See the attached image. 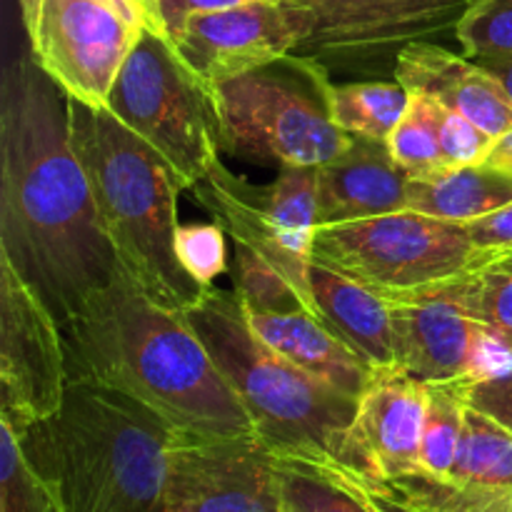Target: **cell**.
I'll return each instance as SVG.
<instances>
[{
	"label": "cell",
	"mask_w": 512,
	"mask_h": 512,
	"mask_svg": "<svg viewBox=\"0 0 512 512\" xmlns=\"http://www.w3.org/2000/svg\"><path fill=\"white\" fill-rule=\"evenodd\" d=\"M495 138L463 115L440 105V150L443 168H463V165L485 163Z\"/></svg>",
	"instance_id": "cell-32"
},
{
	"label": "cell",
	"mask_w": 512,
	"mask_h": 512,
	"mask_svg": "<svg viewBox=\"0 0 512 512\" xmlns=\"http://www.w3.org/2000/svg\"><path fill=\"white\" fill-rule=\"evenodd\" d=\"M250 198L268 213L298 253L313 258L318 233V168L315 165H280L278 178L255 188L245 180Z\"/></svg>",
	"instance_id": "cell-22"
},
{
	"label": "cell",
	"mask_w": 512,
	"mask_h": 512,
	"mask_svg": "<svg viewBox=\"0 0 512 512\" xmlns=\"http://www.w3.org/2000/svg\"><path fill=\"white\" fill-rule=\"evenodd\" d=\"M368 485L420 512H512V490L475 488L450 478H433L423 470L398 480Z\"/></svg>",
	"instance_id": "cell-26"
},
{
	"label": "cell",
	"mask_w": 512,
	"mask_h": 512,
	"mask_svg": "<svg viewBox=\"0 0 512 512\" xmlns=\"http://www.w3.org/2000/svg\"><path fill=\"white\" fill-rule=\"evenodd\" d=\"M333 78L320 60L290 53L215 88L220 150L258 165H323L350 148L330 105Z\"/></svg>",
	"instance_id": "cell-6"
},
{
	"label": "cell",
	"mask_w": 512,
	"mask_h": 512,
	"mask_svg": "<svg viewBox=\"0 0 512 512\" xmlns=\"http://www.w3.org/2000/svg\"><path fill=\"white\" fill-rule=\"evenodd\" d=\"M225 228L220 223H185L178 228L175 250L183 263L185 273L203 285L213 288L215 278L228 270V253H225Z\"/></svg>",
	"instance_id": "cell-30"
},
{
	"label": "cell",
	"mask_w": 512,
	"mask_h": 512,
	"mask_svg": "<svg viewBox=\"0 0 512 512\" xmlns=\"http://www.w3.org/2000/svg\"><path fill=\"white\" fill-rule=\"evenodd\" d=\"M175 438L143 403L85 380H70L58 413L18 433L63 512H163Z\"/></svg>",
	"instance_id": "cell-3"
},
{
	"label": "cell",
	"mask_w": 512,
	"mask_h": 512,
	"mask_svg": "<svg viewBox=\"0 0 512 512\" xmlns=\"http://www.w3.org/2000/svg\"><path fill=\"white\" fill-rule=\"evenodd\" d=\"M145 5H148V10L150 13H153V18H155V23L160 25V20H158V8H155V3H158V0H143Z\"/></svg>",
	"instance_id": "cell-41"
},
{
	"label": "cell",
	"mask_w": 512,
	"mask_h": 512,
	"mask_svg": "<svg viewBox=\"0 0 512 512\" xmlns=\"http://www.w3.org/2000/svg\"><path fill=\"white\" fill-rule=\"evenodd\" d=\"M333 120L348 135L388 143L410 105V90L398 80H353L333 83Z\"/></svg>",
	"instance_id": "cell-23"
},
{
	"label": "cell",
	"mask_w": 512,
	"mask_h": 512,
	"mask_svg": "<svg viewBox=\"0 0 512 512\" xmlns=\"http://www.w3.org/2000/svg\"><path fill=\"white\" fill-rule=\"evenodd\" d=\"M45 0H18L20 5V15H23V23L25 30H28V38L35 33L38 28V20H40V10H43Z\"/></svg>",
	"instance_id": "cell-40"
},
{
	"label": "cell",
	"mask_w": 512,
	"mask_h": 512,
	"mask_svg": "<svg viewBox=\"0 0 512 512\" xmlns=\"http://www.w3.org/2000/svg\"><path fill=\"white\" fill-rule=\"evenodd\" d=\"M500 265H508V268H512V253H508V255H503V258L498 260Z\"/></svg>",
	"instance_id": "cell-42"
},
{
	"label": "cell",
	"mask_w": 512,
	"mask_h": 512,
	"mask_svg": "<svg viewBox=\"0 0 512 512\" xmlns=\"http://www.w3.org/2000/svg\"><path fill=\"white\" fill-rule=\"evenodd\" d=\"M68 383L60 323L0 255V420L20 433L50 418Z\"/></svg>",
	"instance_id": "cell-10"
},
{
	"label": "cell",
	"mask_w": 512,
	"mask_h": 512,
	"mask_svg": "<svg viewBox=\"0 0 512 512\" xmlns=\"http://www.w3.org/2000/svg\"><path fill=\"white\" fill-rule=\"evenodd\" d=\"M140 30L93 0H45L30 53L73 100L108 108L110 90Z\"/></svg>",
	"instance_id": "cell-13"
},
{
	"label": "cell",
	"mask_w": 512,
	"mask_h": 512,
	"mask_svg": "<svg viewBox=\"0 0 512 512\" xmlns=\"http://www.w3.org/2000/svg\"><path fill=\"white\" fill-rule=\"evenodd\" d=\"M485 163L493 165V168L503 170V173L512 175V130L510 133L500 135L498 140L493 143V148H490L488 158H485Z\"/></svg>",
	"instance_id": "cell-37"
},
{
	"label": "cell",
	"mask_w": 512,
	"mask_h": 512,
	"mask_svg": "<svg viewBox=\"0 0 512 512\" xmlns=\"http://www.w3.org/2000/svg\"><path fill=\"white\" fill-rule=\"evenodd\" d=\"M245 3H258V0H158L155 8H158L160 28L170 40H175L193 15L238 8Z\"/></svg>",
	"instance_id": "cell-35"
},
{
	"label": "cell",
	"mask_w": 512,
	"mask_h": 512,
	"mask_svg": "<svg viewBox=\"0 0 512 512\" xmlns=\"http://www.w3.org/2000/svg\"><path fill=\"white\" fill-rule=\"evenodd\" d=\"M428 383L398 365L375 370L353 423L360 480L383 483L420 473Z\"/></svg>",
	"instance_id": "cell-15"
},
{
	"label": "cell",
	"mask_w": 512,
	"mask_h": 512,
	"mask_svg": "<svg viewBox=\"0 0 512 512\" xmlns=\"http://www.w3.org/2000/svg\"><path fill=\"white\" fill-rule=\"evenodd\" d=\"M93 3H100V5H108L110 10H115V13L120 15L123 20H128L130 25H135V28H145V25H153V28H160L158 23H155L153 13L148 10V5L143 3V0H93ZM163 30V28H160ZM165 33V30H163Z\"/></svg>",
	"instance_id": "cell-36"
},
{
	"label": "cell",
	"mask_w": 512,
	"mask_h": 512,
	"mask_svg": "<svg viewBox=\"0 0 512 512\" xmlns=\"http://www.w3.org/2000/svg\"><path fill=\"white\" fill-rule=\"evenodd\" d=\"M315 15L300 55L328 70L395 75L400 50L455 33L475 0H298Z\"/></svg>",
	"instance_id": "cell-9"
},
{
	"label": "cell",
	"mask_w": 512,
	"mask_h": 512,
	"mask_svg": "<svg viewBox=\"0 0 512 512\" xmlns=\"http://www.w3.org/2000/svg\"><path fill=\"white\" fill-rule=\"evenodd\" d=\"M183 315L240 395L255 435L275 455L333 465L360 478L353 443L358 400L263 343L233 290H208Z\"/></svg>",
	"instance_id": "cell-4"
},
{
	"label": "cell",
	"mask_w": 512,
	"mask_h": 512,
	"mask_svg": "<svg viewBox=\"0 0 512 512\" xmlns=\"http://www.w3.org/2000/svg\"><path fill=\"white\" fill-rule=\"evenodd\" d=\"M60 333L70 380L118 390L183 435H255L243 400L188 318L153 298L123 265Z\"/></svg>",
	"instance_id": "cell-2"
},
{
	"label": "cell",
	"mask_w": 512,
	"mask_h": 512,
	"mask_svg": "<svg viewBox=\"0 0 512 512\" xmlns=\"http://www.w3.org/2000/svg\"><path fill=\"white\" fill-rule=\"evenodd\" d=\"M315 15L298 0H258L200 13L173 40L185 63L213 88L283 55L310 38Z\"/></svg>",
	"instance_id": "cell-14"
},
{
	"label": "cell",
	"mask_w": 512,
	"mask_h": 512,
	"mask_svg": "<svg viewBox=\"0 0 512 512\" xmlns=\"http://www.w3.org/2000/svg\"><path fill=\"white\" fill-rule=\"evenodd\" d=\"M0 255L60 325L120 270L73 148L68 93L33 53L0 83Z\"/></svg>",
	"instance_id": "cell-1"
},
{
	"label": "cell",
	"mask_w": 512,
	"mask_h": 512,
	"mask_svg": "<svg viewBox=\"0 0 512 512\" xmlns=\"http://www.w3.org/2000/svg\"><path fill=\"white\" fill-rule=\"evenodd\" d=\"M473 273L413 290L380 293L393 325L395 365L425 383L470 378L490 330L470 305Z\"/></svg>",
	"instance_id": "cell-12"
},
{
	"label": "cell",
	"mask_w": 512,
	"mask_h": 512,
	"mask_svg": "<svg viewBox=\"0 0 512 512\" xmlns=\"http://www.w3.org/2000/svg\"><path fill=\"white\" fill-rule=\"evenodd\" d=\"M510 203L512 175L488 163H478L410 178L405 208L465 225Z\"/></svg>",
	"instance_id": "cell-20"
},
{
	"label": "cell",
	"mask_w": 512,
	"mask_h": 512,
	"mask_svg": "<svg viewBox=\"0 0 512 512\" xmlns=\"http://www.w3.org/2000/svg\"><path fill=\"white\" fill-rule=\"evenodd\" d=\"M0 512H63L43 480L33 473L18 433L0 420Z\"/></svg>",
	"instance_id": "cell-28"
},
{
	"label": "cell",
	"mask_w": 512,
	"mask_h": 512,
	"mask_svg": "<svg viewBox=\"0 0 512 512\" xmlns=\"http://www.w3.org/2000/svg\"><path fill=\"white\" fill-rule=\"evenodd\" d=\"M478 63L485 65L490 73L498 75L500 83L505 85V90H508V95L512 100V55H508V58H483V60H478Z\"/></svg>",
	"instance_id": "cell-39"
},
{
	"label": "cell",
	"mask_w": 512,
	"mask_h": 512,
	"mask_svg": "<svg viewBox=\"0 0 512 512\" xmlns=\"http://www.w3.org/2000/svg\"><path fill=\"white\" fill-rule=\"evenodd\" d=\"M388 150L395 163L415 178L443 170L440 150V103L428 95L410 93V105L403 120L388 138Z\"/></svg>",
	"instance_id": "cell-27"
},
{
	"label": "cell",
	"mask_w": 512,
	"mask_h": 512,
	"mask_svg": "<svg viewBox=\"0 0 512 512\" xmlns=\"http://www.w3.org/2000/svg\"><path fill=\"white\" fill-rule=\"evenodd\" d=\"M455 40L473 60L512 55V0H475L455 30Z\"/></svg>",
	"instance_id": "cell-29"
},
{
	"label": "cell",
	"mask_w": 512,
	"mask_h": 512,
	"mask_svg": "<svg viewBox=\"0 0 512 512\" xmlns=\"http://www.w3.org/2000/svg\"><path fill=\"white\" fill-rule=\"evenodd\" d=\"M275 460L258 435L178 433L168 453L163 512H283Z\"/></svg>",
	"instance_id": "cell-11"
},
{
	"label": "cell",
	"mask_w": 512,
	"mask_h": 512,
	"mask_svg": "<svg viewBox=\"0 0 512 512\" xmlns=\"http://www.w3.org/2000/svg\"><path fill=\"white\" fill-rule=\"evenodd\" d=\"M313 258L378 293H395L475 273L500 255L480 250L465 225L403 208L320 225Z\"/></svg>",
	"instance_id": "cell-8"
},
{
	"label": "cell",
	"mask_w": 512,
	"mask_h": 512,
	"mask_svg": "<svg viewBox=\"0 0 512 512\" xmlns=\"http://www.w3.org/2000/svg\"><path fill=\"white\" fill-rule=\"evenodd\" d=\"M468 403L512 430V365L490 378L470 380Z\"/></svg>",
	"instance_id": "cell-33"
},
{
	"label": "cell",
	"mask_w": 512,
	"mask_h": 512,
	"mask_svg": "<svg viewBox=\"0 0 512 512\" xmlns=\"http://www.w3.org/2000/svg\"><path fill=\"white\" fill-rule=\"evenodd\" d=\"M470 378L428 383V413H425L420 470L433 478H450L458 455L468 413Z\"/></svg>",
	"instance_id": "cell-25"
},
{
	"label": "cell",
	"mask_w": 512,
	"mask_h": 512,
	"mask_svg": "<svg viewBox=\"0 0 512 512\" xmlns=\"http://www.w3.org/2000/svg\"><path fill=\"white\" fill-rule=\"evenodd\" d=\"M310 290L320 320L375 368L395 365L393 325L383 295L313 258Z\"/></svg>",
	"instance_id": "cell-19"
},
{
	"label": "cell",
	"mask_w": 512,
	"mask_h": 512,
	"mask_svg": "<svg viewBox=\"0 0 512 512\" xmlns=\"http://www.w3.org/2000/svg\"><path fill=\"white\" fill-rule=\"evenodd\" d=\"M408 180L388 143L353 135L345 153L318 165V228L403 210Z\"/></svg>",
	"instance_id": "cell-17"
},
{
	"label": "cell",
	"mask_w": 512,
	"mask_h": 512,
	"mask_svg": "<svg viewBox=\"0 0 512 512\" xmlns=\"http://www.w3.org/2000/svg\"><path fill=\"white\" fill-rule=\"evenodd\" d=\"M450 480L488 490H512V430L468 408Z\"/></svg>",
	"instance_id": "cell-24"
},
{
	"label": "cell",
	"mask_w": 512,
	"mask_h": 512,
	"mask_svg": "<svg viewBox=\"0 0 512 512\" xmlns=\"http://www.w3.org/2000/svg\"><path fill=\"white\" fill-rule=\"evenodd\" d=\"M283 512H378L368 488L348 470L275 455Z\"/></svg>",
	"instance_id": "cell-21"
},
{
	"label": "cell",
	"mask_w": 512,
	"mask_h": 512,
	"mask_svg": "<svg viewBox=\"0 0 512 512\" xmlns=\"http://www.w3.org/2000/svg\"><path fill=\"white\" fill-rule=\"evenodd\" d=\"M355 478H358V475H355ZM360 483H363V480H360ZM363 485H365V488H368L370 498H373V503H375V508H378V512H420V510L410 508V505L400 503V500L390 498L388 493H383V490L373 488V485H368V483H363Z\"/></svg>",
	"instance_id": "cell-38"
},
{
	"label": "cell",
	"mask_w": 512,
	"mask_h": 512,
	"mask_svg": "<svg viewBox=\"0 0 512 512\" xmlns=\"http://www.w3.org/2000/svg\"><path fill=\"white\" fill-rule=\"evenodd\" d=\"M245 310V308H243ZM263 343L305 373L325 380L340 393L360 400L375 378V365L355 353L343 338L310 313H245Z\"/></svg>",
	"instance_id": "cell-18"
},
{
	"label": "cell",
	"mask_w": 512,
	"mask_h": 512,
	"mask_svg": "<svg viewBox=\"0 0 512 512\" xmlns=\"http://www.w3.org/2000/svg\"><path fill=\"white\" fill-rule=\"evenodd\" d=\"M108 110L153 145L193 190L220 163L218 95L160 28L145 25L125 58Z\"/></svg>",
	"instance_id": "cell-7"
},
{
	"label": "cell",
	"mask_w": 512,
	"mask_h": 512,
	"mask_svg": "<svg viewBox=\"0 0 512 512\" xmlns=\"http://www.w3.org/2000/svg\"><path fill=\"white\" fill-rule=\"evenodd\" d=\"M70 128L120 265L160 303L180 313L193 308L208 290L185 273L175 250L185 190L178 170L108 108L70 98Z\"/></svg>",
	"instance_id": "cell-5"
},
{
	"label": "cell",
	"mask_w": 512,
	"mask_h": 512,
	"mask_svg": "<svg viewBox=\"0 0 512 512\" xmlns=\"http://www.w3.org/2000/svg\"><path fill=\"white\" fill-rule=\"evenodd\" d=\"M465 230L480 250H488L500 258L512 253V203L483 215V218L470 220L465 223Z\"/></svg>",
	"instance_id": "cell-34"
},
{
	"label": "cell",
	"mask_w": 512,
	"mask_h": 512,
	"mask_svg": "<svg viewBox=\"0 0 512 512\" xmlns=\"http://www.w3.org/2000/svg\"><path fill=\"white\" fill-rule=\"evenodd\" d=\"M470 305L480 323L512 345V268L498 260L473 273Z\"/></svg>",
	"instance_id": "cell-31"
},
{
	"label": "cell",
	"mask_w": 512,
	"mask_h": 512,
	"mask_svg": "<svg viewBox=\"0 0 512 512\" xmlns=\"http://www.w3.org/2000/svg\"><path fill=\"white\" fill-rule=\"evenodd\" d=\"M395 80L410 93L428 95L473 120L495 140L512 130V100L498 75L478 60L453 53L433 40H418L400 50Z\"/></svg>",
	"instance_id": "cell-16"
}]
</instances>
